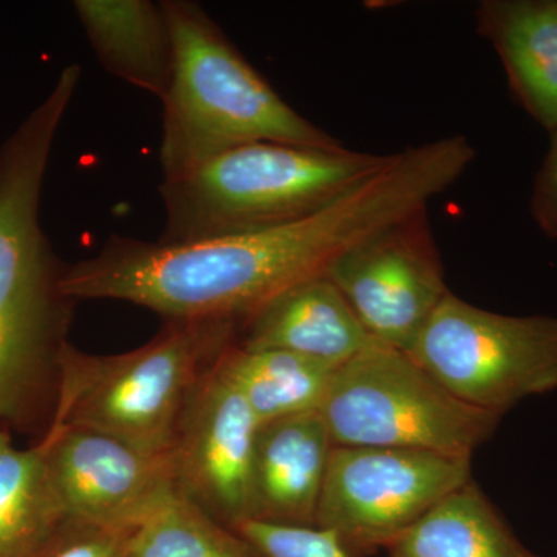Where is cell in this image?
<instances>
[{"mask_svg": "<svg viewBox=\"0 0 557 557\" xmlns=\"http://www.w3.org/2000/svg\"><path fill=\"white\" fill-rule=\"evenodd\" d=\"M434 197L426 168L397 153L327 208L276 228L186 244L113 234L97 255L65 267L61 289L75 302L123 300L166 321L233 319L244 324L278 293L324 276L348 249L426 211Z\"/></svg>", "mask_w": 557, "mask_h": 557, "instance_id": "obj_1", "label": "cell"}, {"mask_svg": "<svg viewBox=\"0 0 557 557\" xmlns=\"http://www.w3.org/2000/svg\"><path fill=\"white\" fill-rule=\"evenodd\" d=\"M81 69L67 65L0 149V429L46 435L75 300L39 223L40 193Z\"/></svg>", "mask_w": 557, "mask_h": 557, "instance_id": "obj_2", "label": "cell"}, {"mask_svg": "<svg viewBox=\"0 0 557 557\" xmlns=\"http://www.w3.org/2000/svg\"><path fill=\"white\" fill-rule=\"evenodd\" d=\"M163 7L175 51L163 100V180L182 177L205 161L251 143L346 148L296 112L200 3L163 0Z\"/></svg>", "mask_w": 557, "mask_h": 557, "instance_id": "obj_3", "label": "cell"}, {"mask_svg": "<svg viewBox=\"0 0 557 557\" xmlns=\"http://www.w3.org/2000/svg\"><path fill=\"white\" fill-rule=\"evenodd\" d=\"M392 153L251 143L163 180L160 242L255 233L309 218L383 170Z\"/></svg>", "mask_w": 557, "mask_h": 557, "instance_id": "obj_4", "label": "cell"}, {"mask_svg": "<svg viewBox=\"0 0 557 557\" xmlns=\"http://www.w3.org/2000/svg\"><path fill=\"white\" fill-rule=\"evenodd\" d=\"M240 325L170 319L148 344L119 355H90L69 343L50 428L91 429L146 453H170L189 399L236 344Z\"/></svg>", "mask_w": 557, "mask_h": 557, "instance_id": "obj_5", "label": "cell"}, {"mask_svg": "<svg viewBox=\"0 0 557 557\" xmlns=\"http://www.w3.org/2000/svg\"><path fill=\"white\" fill-rule=\"evenodd\" d=\"M319 413L335 446L469 460L500 420L454 397L406 351L380 343L336 369Z\"/></svg>", "mask_w": 557, "mask_h": 557, "instance_id": "obj_6", "label": "cell"}, {"mask_svg": "<svg viewBox=\"0 0 557 557\" xmlns=\"http://www.w3.org/2000/svg\"><path fill=\"white\" fill-rule=\"evenodd\" d=\"M472 408L502 417L557 388V317H508L448 293L408 351Z\"/></svg>", "mask_w": 557, "mask_h": 557, "instance_id": "obj_7", "label": "cell"}, {"mask_svg": "<svg viewBox=\"0 0 557 557\" xmlns=\"http://www.w3.org/2000/svg\"><path fill=\"white\" fill-rule=\"evenodd\" d=\"M471 480V460L423 450L333 446L317 527L351 557L394 544L442 498Z\"/></svg>", "mask_w": 557, "mask_h": 557, "instance_id": "obj_8", "label": "cell"}, {"mask_svg": "<svg viewBox=\"0 0 557 557\" xmlns=\"http://www.w3.org/2000/svg\"><path fill=\"white\" fill-rule=\"evenodd\" d=\"M325 276L376 343L406 354L449 293L428 211L348 249Z\"/></svg>", "mask_w": 557, "mask_h": 557, "instance_id": "obj_9", "label": "cell"}, {"mask_svg": "<svg viewBox=\"0 0 557 557\" xmlns=\"http://www.w3.org/2000/svg\"><path fill=\"white\" fill-rule=\"evenodd\" d=\"M51 490L65 518L134 531L178 491L171 453H146L91 429L50 428Z\"/></svg>", "mask_w": 557, "mask_h": 557, "instance_id": "obj_10", "label": "cell"}, {"mask_svg": "<svg viewBox=\"0 0 557 557\" xmlns=\"http://www.w3.org/2000/svg\"><path fill=\"white\" fill-rule=\"evenodd\" d=\"M259 428L215 364L189 399L170 450L180 491L233 530L252 519Z\"/></svg>", "mask_w": 557, "mask_h": 557, "instance_id": "obj_11", "label": "cell"}, {"mask_svg": "<svg viewBox=\"0 0 557 557\" xmlns=\"http://www.w3.org/2000/svg\"><path fill=\"white\" fill-rule=\"evenodd\" d=\"M376 344L327 276L299 282L245 319L236 346L284 350L327 364H346Z\"/></svg>", "mask_w": 557, "mask_h": 557, "instance_id": "obj_12", "label": "cell"}, {"mask_svg": "<svg viewBox=\"0 0 557 557\" xmlns=\"http://www.w3.org/2000/svg\"><path fill=\"white\" fill-rule=\"evenodd\" d=\"M333 446L319 410L260 424L251 520L317 527L319 498Z\"/></svg>", "mask_w": 557, "mask_h": 557, "instance_id": "obj_13", "label": "cell"}, {"mask_svg": "<svg viewBox=\"0 0 557 557\" xmlns=\"http://www.w3.org/2000/svg\"><path fill=\"white\" fill-rule=\"evenodd\" d=\"M73 9L102 67L163 101L175 61L163 2L76 0Z\"/></svg>", "mask_w": 557, "mask_h": 557, "instance_id": "obj_14", "label": "cell"}, {"mask_svg": "<svg viewBox=\"0 0 557 557\" xmlns=\"http://www.w3.org/2000/svg\"><path fill=\"white\" fill-rule=\"evenodd\" d=\"M479 32L504 62L509 86L545 129H557V2L493 0L478 10Z\"/></svg>", "mask_w": 557, "mask_h": 557, "instance_id": "obj_15", "label": "cell"}, {"mask_svg": "<svg viewBox=\"0 0 557 557\" xmlns=\"http://www.w3.org/2000/svg\"><path fill=\"white\" fill-rule=\"evenodd\" d=\"M388 557H534L469 480L387 547Z\"/></svg>", "mask_w": 557, "mask_h": 557, "instance_id": "obj_16", "label": "cell"}, {"mask_svg": "<svg viewBox=\"0 0 557 557\" xmlns=\"http://www.w3.org/2000/svg\"><path fill=\"white\" fill-rule=\"evenodd\" d=\"M336 366L284 350H245L233 344L218 370L236 387L260 424L321 409Z\"/></svg>", "mask_w": 557, "mask_h": 557, "instance_id": "obj_17", "label": "cell"}, {"mask_svg": "<svg viewBox=\"0 0 557 557\" xmlns=\"http://www.w3.org/2000/svg\"><path fill=\"white\" fill-rule=\"evenodd\" d=\"M64 519L42 443L16 448L11 432L0 429V557L35 556Z\"/></svg>", "mask_w": 557, "mask_h": 557, "instance_id": "obj_18", "label": "cell"}, {"mask_svg": "<svg viewBox=\"0 0 557 557\" xmlns=\"http://www.w3.org/2000/svg\"><path fill=\"white\" fill-rule=\"evenodd\" d=\"M124 557L267 556L178 490L135 528Z\"/></svg>", "mask_w": 557, "mask_h": 557, "instance_id": "obj_19", "label": "cell"}, {"mask_svg": "<svg viewBox=\"0 0 557 557\" xmlns=\"http://www.w3.org/2000/svg\"><path fill=\"white\" fill-rule=\"evenodd\" d=\"M267 557H351L338 537L318 527H288L247 520L234 528Z\"/></svg>", "mask_w": 557, "mask_h": 557, "instance_id": "obj_20", "label": "cell"}, {"mask_svg": "<svg viewBox=\"0 0 557 557\" xmlns=\"http://www.w3.org/2000/svg\"><path fill=\"white\" fill-rule=\"evenodd\" d=\"M134 531L65 518L33 557H124Z\"/></svg>", "mask_w": 557, "mask_h": 557, "instance_id": "obj_21", "label": "cell"}, {"mask_svg": "<svg viewBox=\"0 0 557 557\" xmlns=\"http://www.w3.org/2000/svg\"><path fill=\"white\" fill-rule=\"evenodd\" d=\"M531 211L541 230L557 237V129L553 131L547 159L537 174Z\"/></svg>", "mask_w": 557, "mask_h": 557, "instance_id": "obj_22", "label": "cell"}]
</instances>
